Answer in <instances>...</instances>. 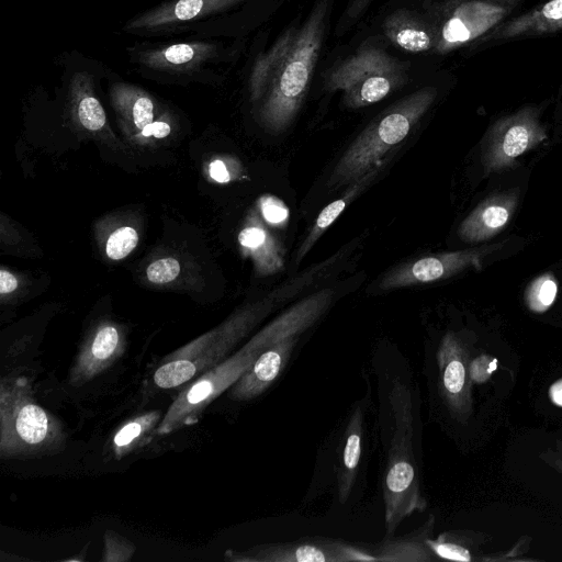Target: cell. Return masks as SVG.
<instances>
[{
	"label": "cell",
	"instance_id": "12",
	"mask_svg": "<svg viewBox=\"0 0 562 562\" xmlns=\"http://www.w3.org/2000/svg\"><path fill=\"white\" fill-rule=\"evenodd\" d=\"M236 562H376L371 551L328 537H305L288 542H272L245 551H227Z\"/></svg>",
	"mask_w": 562,
	"mask_h": 562
},
{
	"label": "cell",
	"instance_id": "40",
	"mask_svg": "<svg viewBox=\"0 0 562 562\" xmlns=\"http://www.w3.org/2000/svg\"><path fill=\"white\" fill-rule=\"evenodd\" d=\"M495 4L503 5L509 9L515 8L521 0H488Z\"/></svg>",
	"mask_w": 562,
	"mask_h": 562
},
{
	"label": "cell",
	"instance_id": "30",
	"mask_svg": "<svg viewBox=\"0 0 562 562\" xmlns=\"http://www.w3.org/2000/svg\"><path fill=\"white\" fill-rule=\"evenodd\" d=\"M104 551L102 561L125 562L135 552L134 544L120 533L109 530L104 533Z\"/></svg>",
	"mask_w": 562,
	"mask_h": 562
},
{
	"label": "cell",
	"instance_id": "34",
	"mask_svg": "<svg viewBox=\"0 0 562 562\" xmlns=\"http://www.w3.org/2000/svg\"><path fill=\"white\" fill-rule=\"evenodd\" d=\"M529 130L524 124H514L508 128L503 142V150L509 157L520 155L527 147Z\"/></svg>",
	"mask_w": 562,
	"mask_h": 562
},
{
	"label": "cell",
	"instance_id": "6",
	"mask_svg": "<svg viewBox=\"0 0 562 562\" xmlns=\"http://www.w3.org/2000/svg\"><path fill=\"white\" fill-rule=\"evenodd\" d=\"M394 432L383 480L384 524L386 535L413 513H422L427 502L422 495L413 451L414 416L408 387L395 381L390 393Z\"/></svg>",
	"mask_w": 562,
	"mask_h": 562
},
{
	"label": "cell",
	"instance_id": "15",
	"mask_svg": "<svg viewBox=\"0 0 562 562\" xmlns=\"http://www.w3.org/2000/svg\"><path fill=\"white\" fill-rule=\"evenodd\" d=\"M124 346L121 326L111 322L99 324L79 350L69 374L70 383L81 385L100 374L122 356Z\"/></svg>",
	"mask_w": 562,
	"mask_h": 562
},
{
	"label": "cell",
	"instance_id": "24",
	"mask_svg": "<svg viewBox=\"0 0 562 562\" xmlns=\"http://www.w3.org/2000/svg\"><path fill=\"white\" fill-rule=\"evenodd\" d=\"M457 345L446 336L439 350L442 387L449 397L456 398L465 385V367L457 356Z\"/></svg>",
	"mask_w": 562,
	"mask_h": 562
},
{
	"label": "cell",
	"instance_id": "4",
	"mask_svg": "<svg viewBox=\"0 0 562 562\" xmlns=\"http://www.w3.org/2000/svg\"><path fill=\"white\" fill-rule=\"evenodd\" d=\"M256 0H161L122 25L143 38H237L248 25Z\"/></svg>",
	"mask_w": 562,
	"mask_h": 562
},
{
	"label": "cell",
	"instance_id": "13",
	"mask_svg": "<svg viewBox=\"0 0 562 562\" xmlns=\"http://www.w3.org/2000/svg\"><path fill=\"white\" fill-rule=\"evenodd\" d=\"M106 80L110 103L120 128L130 142L146 125L171 109L166 101L138 85L123 80L112 69Z\"/></svg>",
	"mask_w": 562,
	"mask_h": 562
},
{
	"label": "cell",
	"instance_id": "5",
	"mask_svg": "<svg viewBox=\"0 0 562 562\" xmlns=\"http://www.w3.org/2000/svg\"><path fill=\"white\" fill-rule=\"evenodd\" d=\"M436 98L437 88L425 86L379 113L337 161L327 182L328 190L350 184L381 165L384 156L408 136Z\"/></svg>",
	"mask_w": 562,
	"mask_h": 562
},
{
	"label": "cell",
	"instance_id": "17",
	"mask_svg": "<svg viewBox=\"0 0 562 562\" xmlns=\"http://www.w3.org/2000/svg\"><path fill=\"white\" fill-rule=\"evenodd\" d=\"M237 240L243 256L252 261L258 277L272 276L283 270L284 249L256 210L247 215Z\"/></svg>",
	"mask_w": 562,
	"mask_h": 562
},
{
	"label": "cell",
	"instance_id": "11",
	"mask_svg": "<svg viewBox=\"0 0 562 562\" xmlns=\"http://www.w3.org/2000/svg\"><path fill=\"white\" fill-rule=\"evenodd\" d=\"M436 27L435 54L474 44L497 26L512 9L488 0H443L426 9Z\"/></svg>",
	"mask_w": 562,
	"mask_h": 562
},
{
	"label": "cell",
	"instance_id": "2",
	"mask_svg": "<svg viewBox=\"0 0 562 562\" xmlns=\"http://www.w3.org/2000/svg\"><path fill=\"white\" fill-rule=\"evenodd\" d=\"M342 258L341 251L289 279L262 299L244 305L223 323L170 353L156 369L160 389L180 386L227 359L233 349L279 305L305 291Z\"/></svg>",
	"mask_w": 562,
	"mask_h": 562
},
{
	"label": "cell",
	"instance_id": "38",
	"mask_svg": "<svg viewBox=\"0 0 562 562\" xmlns=\"http://www.w3.org/2000/svg\"><path fill=\"white\" fill-rule=\"evenodd\" d=\"M555 294V283L552 280H544L538 289L537 299L540 302V304H542L543 306H548L553 302Z\"/></svg>",
	"mask_w": 562,
	"mask_h": 562
},
{
	"label": "cell",
	"instance_id": "29",
	"mask_svg": "<svg viewBox=\"0 0 562 562\" xmlns=\"http://www.w3.org/2000/svg\"><path fill=\"white\" fill-rule=\"evenodd\" d=\"M373 2L375 0H347L336 22L334 35L341 37L351 31L361 21Z\"/></svg>",
	"mask_w": 562,
	"mask_h": 562
},
{
	"label": "cell",
	"instance_id": "19",
	"mask_svg": "<svg viewBox=\"0 0 562 562\" xmlns=\"http://www.w3.org/2000/svg\"><path fill=\"white\" fill-rule=\"evenodd\" d=\"M296 341L297 336H292L263 350L231 387L229 397L248 401L263 393L285 367Z\"/></svg>",
	"mask_w": 562,
	"mask_h": 562
},
{
	"label": "cell",
	"instance_id": "10",
	"mask_svg": "<svg viewBox=\"0 0 562 562\" xmlns=\"http://www.w3.org/2000/svg\"><path fill=\"white\" fill-rule=\"evenodd\" d=\"M259 355L244 345L234 355L196 376L172 402L156 428V434L168 435L195 424L204 409L232 387Z\"/></svg>",
	"mask_w": 562,
	"mask_h": 562
},
{
	"label": "cell",
	"instance_id": "35",
	"mask_svg": "<svg viewBox=\"0 0 562 562\" xmlns=\"http://www.w3.org/2000/svg\"><path fill=\"white\" fill-rule=\"evenodd\" d=\"M508 211L499 205L486 207L481 214V222L485 227L498 228L508 220Z\"/></svg>",
	"mask_w": 562,
	"mask_h": 562
},
{
	"label": "cell",
	"instance_id": "7",
	"mask_svg": "<svg viewBox=\"0 0 562 562\" xmlns=\"http://www.w3.org/2000/svg\"><path fill=\"white\" fill-rule=\"evenodd\" d=\"M409 81L408 65L381 43L368 41L325 72V88L341 91L345 108L374 104Z\"/></svg>",
	"mask_w": 562,
	"mask_h": 562
},
{
	"label": "cell",
	"instance_id": "26",
	"mask_svg": "<svg viewBox=\"0 0 562 562\" xmlns=\"http://www.w3.org/2000/svg\"><path fill=\"white\" fill-rule=\"evenodd\" d=\"M139 236L132 226H121L106 238L104 252L113 261L126 258L137 246Z\"/></svg>",
	"mask_w": 562,
	"mask_h": 562
},
{
	"label": "cell",
	"instance_id": "32",
	"mask_svg": "<svg viewBox=\"0 0 562 562\" xmlns=\"http://www.w3.org/2000/svg\"><path fill=\"white\" fill-rule=\"evenodd\" d=\"M426 544L431 553L438 558L464 562L471 560L470 553L465 548L460 544L446 541L443 537H439L436 540L427 538Z\"/></svg>",
	"mask_w": 562,
	"mask_h": 562
},
{
	"label": "cell",
	"instance_id": "22",
	"mask_svg": "<svg viewBox=\"0 0 562 562\" xmlns=\"http://www.w3.org/2000/svg\"><path fill=\"white\" fill-rule=\"evenodd\" d=\"M380 169L381 165L374 167L362 177L348 184L347 190L340 198L333 201L321 211L308 234L296 250V266L300 265L321 236L338 218L345 209L373 182Z\"/></svg>",
	"mask_w": 562,
	"mask_h": 562
},
{
	"label": "cell",
	"instance_id": "20",
	"mask_svg": "<svg viewBox=\"0 0 562 562\" xmlns=\"http://www.w3.org/2000/svg\"><path fill=\"white\" fill-rule=\"evenodd\" d=\"M559 31H562V0H548L528 12L501 22L474 44L542 36Z\"/></svg>",
	"mask_w": 562,
	"mask_h": 562
},
{
	"label": "cell",
	"instance_id": "8",
	"mask_svg": "<svg viewBox=\"0 0 562 562\" xmlns=\"http://www.w3.org/2000/svg\"><path fill=\"white\" fill-rule=\"evenodd\" d=\"M55 65L60 70L65 112L71 126L113 149L125 150L99 97L101 80L108 78L111 68L75 49L60 53Z\"/></svg>",
	"mask_w": 562,
	"mask_h": 562
},
{
	"label": "cell",
	"instance_id": "21",
	"mask_svg": "<svg viewBox=\"0 0 562 562\" xmlns=\"http://www.w3.org/2000/svg\"><path fill=\"white\" fill-rule=\"evenodd\" d=\"M432 516L414 531L385 538L371 551L376 562H427L432 561V553L426 544L432 528Z\"/></svg>",
	"mask_w": 562,
	"mask_h": 562
},
{
	"label": "cell",
	"instance_id": "39",
	"mask_svg": "<svg viewBox=\"0 0 562 562\" xmlns=\"http://www.w3.org/2000/svg\"><path fill=\"white\" fill-rule=\"evenodd\" d=\"M550 396L557 405L562 406V379L552 384Z\"/></svg>",
	"mask_w": 562,
	"mask_h": 562
},
{
	"label": "cell",
	"instance_id": "1",
	"mask_svg": "<svg viewBox=\"0 0 562 562\" xmlns=\"http://www.w3.org/2000/svg\"><path fill=\"white\" fill-rule=\"evenodd\" d=\"M337 0H314L303 21L292 22L258 54L248 78L249 100L271 134L288 130L312 85Z\"/></svg>",
	"mask_w": 562,
	"mask_h": 562
},
{
	"label": "cell",
	"instance_id": "27",
	"mask_svg": "<svg viewBox=\"0 0 562 562\" xmlns=\"http://www.w3.org/2000/svg\"><path fill=\"white\" fill-rule=\"evenodd\" d=\"M257 209L265 223L274 228H285L289 222V207L273 194H262L257 200Z\"/></svg>",
	"mask_w": 562,
	"mask_h": 562
},
{
	"label": "cell",
	"instance_id": "31",
	"mask_svg": "<svg viewBox=\"0 0 562 562\" xmlns=\"http://www.w3.org/2000/svg\"><path fill=\"white\" fill-rule=\"evenodd\" d=\"M181 271L180 262L173 257L154 260L146 268V278L153 284H168L175 281Z\"/></svg>",
	"mask_w": 562,
	"mask_h": 562
},
{
	"label": "cell",
	"instance_id": "28",
	"mask_svg": "<svg viewBox=\"0 0 562 562\" xmlns=\"http://www.w3.org/2000/svg\"><path fill=\"white\" fill-rule=\"evenodd\" d=\"M178 122V114L171 108L160 117L155 120L153 123L146 125L138 134H136L131 142L134 144H147L154 139H162L168 137L173 126Z\"/></svg>",
	"mask_w": 562,
	"mask_h": 562
},
{
	"label": "cell",
	"instance_id": "25",
	"mask_svg": "<svg viewBox=\"0 0 562 562\" xmlns=\"http://www.w3.org/2000/svg\"><path fill=\"white\" fill-rule=\"evenodd\" d=\"M159 417V412H149L123 425L113 437V451L115 456L121 457L128 452L138 438L149 428L154 427Z\"/></svg>",
	"mask_w": 562,
	"mask_h": 562
},
{
	"label": "cell",
	"instance_id": "14",
	"mask_svg": "<svg viewBox=\"0 0 562 562\" xmlns=\"http://www.w3.org/2000/svg\"><path fill=\"white\" fill-rule=\"evenodd\" d=\"M334 296L335 291L330 288H324L305 296L265 326L245 346L261 353L285 338L297 336L326 312Z\"/></svg>",
	"mask_w": 562,
	"mask_h": 562
},
{
	"label": "cell",
	"instance_id": "9",
	"mask_svg": "<svg viewBox=\"0 0 562 562\" xmlns=\"http://www.w3.org/2000/svg\"><path fill=\"white\" fill-rule=\"evenodd\" d=\"M59 422L33 401L22 380L2 383L0 395V453L2 458L30 456L60 446Z\"/></svg>",
	"mask_w": 562,
	"mask_h": 562
},
{
	"label": "cell",
	"instance_id": "18",
	"mask_svg": "<svg viewBox=\"0 0 562 562\" xmlns=\"http://www.w3.org/2000/svg\"><path fill=\"white\" fill-rule=\"evenodd\" d=\"M469 256L462 252L428 255L405 261L389 270L379 281L381 290L419 285L440 280L452 274L468 262Z\"/></svg>",
	"mask_w": 562,
	"mask_h": 562
},
{
	"label": "cell",
	"instance_id": "16",
	"mask_svg": "<svg viewBox=\"0 0 562 562\" xmlns=\"http://www.w3.org/2000/svg\"><path fill=\"white\" fill-rule=\"evenodd\" d=\"M387 42L412 54H435L436 27L426 9L396 8L381 23Z\"/></svg>",
	"mask_w": 562,
	"mask_h": 562
},
{
	"label": "cell",
	"instance_id": "23",
	"mask_svg": "<svg viewBox=\"0 0 562 562\" xmlns=\"http://www.w3.org/2000/svg\"><path fill=\"white\" fill-rule=\"evenodd\" d=\"M363 432V413L360 406L355 407L344 438L341 459L338 465V496L341 504L348 499L359 467Z\"/></svg>",
	"mask_w": 562,
	"mask_h": 562
},
{
	"label": "cell",
	"instance_id": "36",
	"mask_svg": "<svg viewBox=\"0 0 562 562\" xmlns=\"http://www.w3.org/2000/svg\"><path fill=\"white\" fill-rule=\"evenodd\" d=\"M495 369H496V359H492V361L490 362V361H487V357H480L472 362L470 373H471V376L473 380L483 381Z\"/></svg>",
	"mask_w": 562,
	"mask_h": 562
},
{
	"label": "cell",
	"instance_id": "3",
	"mask_svg": "<svg viewBox=\"0 0 562 562\" xmlns=\"http://www.w3.org/2000/svg\"><path fill=\"white\" fill-rule=\"evenodd\" d=\"M244 41L184 37L135 42L125 48L132 70L162 85L217 86L238 60Z\"/></svg>",
	"mask_w": 562,
	"mask_h": 562
},
{
	"label": "cell",
	"instance_id": "37",
	"mask_svg": "<svg viewBox=\"0 0 562 562\" xmlns=\"http://www.w3.org/2000/svg\"><path fill=\"white\" fill-rule=\"evenodd\" d=\"M20 286L19 278L11 271L1 268L0 269V295L4 300L5 296L14 293Z\"/></svg>",
	"mask_w": 562,
	"mask_h": 562
},
{
	"label": "cell",
	"instance_id": "33",
	"mask_svg": "<svg viewBox=\"0 0 562 562\" xmlns=\"http://www.w3.org/2000/svg\"><path fill=\"white\" fill-rule=\"evenodd\" d=\"M209 176L217 183H227L241 176V166L238 160L214 159L207 167Z\"/></svg>",
	"mask_w": 562,
	"mask_h": 562
}]
</instances>
